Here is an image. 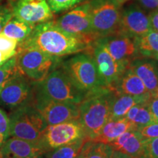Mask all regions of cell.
Returning a JSON list of instances; mask_svg holds the SVG:
<instances>
[{"mask_svg": "<svg viewBox=\"0 0 158 158\" xmlns=\"http://www.w3.org/2000/svg\"><path fill=\"white\" fill-rule=\"evenodd\" d=\"M94 42L89 38L64 32L51 20L35 26L27 39L18 45L17 49L32 48L60 58L90 51Z\"/></svg>", "mask_w": 158, "mask_h": 158, "instance_id": "obj_1", "label": "cell"}, {"mask_svg": "<svg viewBox=\"0 0 158 158\" xmlns=\"http://www.w3.org/2000/svg\"><path fill=\"white\" fill-rule=\"evenodd\" d=\"M116 94L106 89L86 96L78 104V121L84 129L85 136L94 141L110 117V110Z\"/></svg>", "mask_w": 158, "mask_h": 158, "instance_id": "obj_2", "label": "cell"}, {"mask_svg": "<svg viewBox=\"0 0 158 158\" xmlns=\"http://www.w3.org/2000/svg\"><path fill=\"white\" fill-rule=\"evenodd\" d=\"M32 84V100H49L78 105L86 98V94L76 88L62 67L56 68L43 81Z\"/></svg>", "mask_w": 158, "mask_h": 158, "instance_id": "obj_3", "label": "cell"}, {"mask_svg": "<svg viewBox=\"0 0 158 158\" xmlns=\"http://www.w3.org/2000/svg\"><path fill=\"white\" fill-rule=\"evenodd\" d=\"M91 50L78 53L62 64L76 88L86 96L108 89L99 75Z\"/></svg>", "mask_w": 158, "mask_h": 158, "instance_id": "obj_4", "label": "cell"}, {"mask_svg": "<svg viewBox=\"0 0 158 158\" xmlns=\"http://www.w3.org/2000/svg\"><path fill=\"white\" fill-rule=\"evenodd\" d=\"M9 118L10 135L41 145L47 124L32 104H26L13 109Z\"/></svg>", "mask_w": 158, "mask_h": 158, "instance_id": "obj_5", "label": "cell"}, {"mask_svg": "<svg viewBox=\"0 0 158 158\" xmlns=\"http://www.w3.org/2000/svg\"><path fill=\"white\" fill-rule=\"evenodd\" d=\"M15 56L19 70L32 83L45 79L59 62V57L32 48H18Z\"/></svg>", "mask_w": 158, "mask_h": 158, "instance_id": "obj_6", "label": "cell"}, {"mask_svg": "<svg viewBox=\"0 0 158 158\" xmlns=\"http://www.w3.org/2000/svg\"><path fill=\"white\" fill-rule=\"evenodd\" d=\"M91 23L97 38L117 34L121 19L120 7L113 0H92Z\"/></svg>", "mask_w": 158, "mask_h": 158, "instance_id": "obj_7", "label": "cell"}, {"mask_svg": "<svg viewBox=\"0 0 158 158\" xmlns=\"http://www.w3.org/2000/svg\"><path fill=\"white\" fill-rule=\"evenodd\" d=\"M90 10V2L81 3L54 20V23L61 30L68 34L95 41L98 38L92 30Z\"/></svg>", "mask_w": 158, "mask_h": 158, "instance_id": "obj_8", "label": "cell"}, {"mask_svg": "<svg viewBox=\"0 0 158 158\" xmlns=\"http://www.w3.org/2000/svg\"><path fill=\"white\" fill-rule=\"evenodd\" d=\"M92 56L94 57L99 75L103 81L105 85L113 91L114 86L129 64L118 62L112 57L105 45L97 39L92 47Z\"/></svg>", "mask_w": 158, "mask_h": 158, "instance_id": "obj_9", "label": "cell"}, {"mask_svg": "<svg viewBox=\"0 0 158 158\" xmlns=\"http://www.w3.org/2000/svg\"><path fill=\"white\" fill-rule=\"evenodd\" d=\"M33 84L18 69L0 92V103L10 109L31 103Z\"/></svg>", "mask_w": 158, "mask_h": 158, "instance_id": "obj_10", "label": "cell"}, {"mask_svg": "<svg viewBox=\"0 0 158 158\" xmlns=\"http://www.w3.org/2000/svg\"><path fill=\"white\" fill-rule=\"evenodd\" d=\"M86 138L78 120L47 125L43 133L41 145L47 152L70 143L81 138Z\"/></svg>", "mask_w": 158, "mask_h": 158, "instance_id": "obj_11", "label": "cell"}, {"mask_svg": "<svg viewBox=\"0 0 158 158\" xmlns=\"http://www.w3.org/2000/svg\"><path fill=\"white\" fill-rule=\"evenodd\" d=\"M13 17L36 26L54 19L47 0H7Z\"/></svg>", "mask_w": 158, "mask_h": 158, "instance_id": "obj_12", "label": "cell"}, {"mask_svg": "<svg viewBox=\"0 0 158 158\" xmlns=\"http://www.w3.org/2000/svg\"><path fill=\"white\" fill-rule=\"evenodd\" d=\"M31 103L40 112L47 125L78 120V105L49 100H32Z\"/></svg>", "mask_w": 158, "mask_h": 158, "instance_id": "obj_13", "label": "cell"}, {"mask_svg": "<svg viewBox=\"0 0 158 158\" xmlns=\"http://www.w3.org/2000/svg\"><path fill=\"white\" fill-rule=\"evenodd\" d=\"M152 29L149 17L141 7L128 5L121 12L119 29L117 34H122L132 38L141 37Z\"/></svg>", "mask_w": 158, "mask_h": 158, "instance_id": "obj_14", "label": "cell"}, {"mask_svg": "<svg viewBox=\"0 0 158 158\" xmlns=\"http://www.w3.org/2000/svg\"><path fill=\"white\" fill-rule=\"evenodd\" d=\"M98 40L118 62L130 64L133 59L139 57L134 38L122 34H114Z\"/></svg>", "mask_w": 158, "mask_h": 158, "instance_id": "obj_15", "label": "cell"}, {"mask_svg": "<svg viewBox=\"0 0 158 158\" xmlns=\"http://www.w3.org/2000/svg\"><path fill=\"white\" fill-rule=\"evenodd\" d=\"M46 152L40 144L15 137L6 140L0 148L2 158H37Z\"/></svg>", "mask_w": 158, "mask_h": 158, "instance_id": "obj_16", "label": "cell"}, {"mask_svg": "<svg viewBox=\"0 0 158 158\" xmlns=\"http://www.w3.org/2000/svg\"><path fill=\"white\" fill-rule=\"evenodd\" d=\"M128 68L141 78L152 98L158 96V62L155 59L138 57Z\"/></svg>", "mask_w": 158, "mask_h": 158, "instance_id": "obj_17", "label": "cell"}, {"mask_svg": "<svg viewBox=\"0 0 158 158\" xmlns=\"http://www.w3.org/2000/svg\"><path fill=\"white\" fill-rule=\"evenodd\" d=\"M145 139L138 130H129L109 144L116 151L121 152L132 158H141Z\"/></svg>", "mask_w": 158, "mask_h": 158, "instance_id": "obj_18", "label": "cell"}, {"mask_svg": "<svg viewBox=\"0 0 158 158\" xmlns=\"http://www.w3.org/2000/svg\"><path fill=\"white\" fill-rule=\"evenodd\" d=\"M116 95L133 96H151L149 91L141 78L128 68L123 75L120 77L114 87Z\"/></svg>", "mask_w": 158, "mask_h": 158, "instance_id": "obj_19", "label": "cell"}, {"mask_svg": "<svg viewBox=\"0 0 158 158\" xmlns=\"http://www.w3.org/2000/svg\"><path fill=\"white\" fill-rule=\"evenodd\" d=\"M129 130H138V129L135 124L125 117L116 120L109 119L93 141L109 144L122 134Z\"/></svg>", "mask_w": 158, "mask_h": 158, "instance_id": "obj_20", "label": "cell"}, {"mask_svg": "<svg viewBox=\"0 0 158 158\" xmlns=\"http://www.w3.org/2000/svg\"><path fill=\"white\" fill-rule=\"evenodd\" d=\"M151 96H133L121 94L116 95L110 110V119H120L125 117L127 111L138 104L149 102Z\"/></svg>", "mask_w": 158, "mask_h": 158, "instance_id": "obj_21", "label": "cell"}, {"mask_svg": "<svg viewBox=\"0 0 158 158\" xmlns=\"http://www.w3.org/2000/svg\"><path fill=\"white\" fill-rule=\"evenodd\" d=\"M35 27L34 25L13 17L5 26L0 34L15 40L19 44L27 39Z\"/></svg>", "mask_w": 158, "mask_h": 158, "instance_id": "obj_22", "label": "cell"}, {"mask_svg": "<svg viewBox=\"0 0 158 158\" xmlns=\"http://www.w3.org/2000/svg\"><path fill=\"white\" fill-rule=\"evenodd\" d=\"M139 57L155 59L158 55V32L154 30L134 38Z\"/></svg>", "mask_w": 158, "mask_h": 158, "instance_id": "obj_23", "label": "cell"}, {"mask_svg": "<svg viewBox=\"0 0 158 158\" xmlns=\"http://www.w3.org/2000/svg\"><path fill=\"white\" fill-rule=\"evenodd\" d=\"M87 141H89L87 138H81L70 143L50 150L45 153L43 157L45 158H76Z\"/></svg>", "mask_w": 158, "mask_h": 158, "instance_id": "obj_24", "label": "cell"}, {"mask_svg": "<svg viewBox=\"0 0 158 158\" xmlns=\"http://www.w3.org/2000/svg\"><path fill=\"white\" fill-rule=\"evenodd\" d=\"M114 152V148L110 144L92 141L87 158H112Z\"/></svg>", "mask_w": 158, "mask_h": 158, "instance_id": "obj_25", "label": "cell"}, {"mask_svg": "<svg viewBox=\"0 0 158 158\" xmlns=\"http://www.w3.org/2000/svg\"><path fill=\"white\" fill-rule=\"evenodd\" d=\"M18 70L16 56H14L0 66V92Z\"/></svg>", "mask_w": 158, "mask_h": 158, "instance_id": "obj_26", "label": "cell"}, {"mask_svg": "<svg viewBox=\"0 0 158 158\" xmlns=\"http://www.w3.org/2000/svg\"><path fill=\"white\" fill-rule=\"evenodd\" d=\"M149 102L142 103L140 105L139 109L138 110V113L132 122V123L135 124V126L138 130L140 127L147 125L150 123L155 122L154 119L152 115L148 106Z\"/></svg>", "mask_w": 158, "mask_h": 158, "instance_id": "obj_27", "label": "cell"}, {"mask_svg": "<svg viewBox=\"0 0 158 158\" xmlns=\"http://www.w3.org/2000/svg\"><path fill=\"white\" fill-rule=\"evenodd\" d=\"M86 0H47L54 13L66 11L80 5Z\"/></svg>", "mask_w": 158, "mask_h": 158, "instance_id": "obj_28", "label": "cell"}, {"mask_svg": "<svg viewBox=\"0 0 158 158\" xmlns=\"http://www.w3.org/2000/svg\"><path fill=\"white\" fill-rule=\"evenodd\" d=\"M18 45L15 40L0 34V51L13 57L17 54Z\"/></svg>", "mask_w": 158, "mask_h": 158, "instance_id": "obj_29", "label": "cell"}, {"mask_svg": "<svg viewBox=\"0 0 158 158\" xmlns=\"http://www.w3.org/2000/svg\"><path fill=\"white\" fill-rule=\"evenodd\" d=\"M141 158H158V138L146 140Z\"/></svg>", "mask_w": 158, "mask_h": 158, "instance_id": "obj_30", "label": "cell"}, {"mask_svg": "<svg viewBox=\"0 0 158 158\" xmlns=\"http://www.w3.org/2000/svg\"><path fill=\"white\" fill-rule=\"evenodd\" d=\"M138 131L145 139L158 138V122H154L152 123L140 127Z\"/></svg>", "mask_w": 158, "mask_h": 158, "instance_id": "obj_31", "label": "cell"}, {"mask_svg": "<svg viewBox=\"0 0 158 158\" xmlns=\"http://www.w3.org/2000/svg\"><path fill=\"white\" fill-rule=\"evenodd\" d=\"M0 135L2 136L4 141L10 136L9 116L2 108H0Z\"/></svg>", "mask_w": 158, "mask_h": 158, "instance_id": "obj_32", "label": "cell"}, {"mask_svg": "<svg viewBox=\"0 0 158 158\" xmlns=\"http://www.w3.org/2000/svg\"><path fill=\"white\" fill-rule=\"evenodd\" d=\"M13 17V12L9 6L0 5V33L7 23Z\"/></svg>", "mask_w": 158, "mask_h": 158, "instance_id": "obj_33", "label": "cell"}, {"mask_svg": "<svg viewBox=\"0 0 158 158\" xmlns=\"http://www.w3.org/2000/svg\"><path fill=\"white\" fill-rule=\"evenodd\" d=\"M143 9L149 12L158 10V0H138Z\"/></svg>", "mask_w": 158, "mask_h": 158, "instance_id": "obj_34", "label": "cell"}, {"mask_svg": "<svg viewBox=\"0 0 158 158\" xmlns=\"http://www.w3.org/2000/svg\"><path fill=\"white\" fill-rule=\"evenodd\" d=\"M148 106L155 121L158 122V96L152 98L148 103Z\"/></svg>", "mask_w": 158, "mask_h": 158, "instance_id": "obj_35", "label": "cell"}, {"mask_svg": "<svg viewBox=\"0 0 158 158\" xmlns=\"http://www.w3.org/2000/svg\"><path fill=\"white\" fill-rule=\"evenodd\" d=\"M149 17L152 29L158 32V10L150 13Z\"/></svg>", "mask_w": 158, "mask_h": 158, "instance_id": "obj_36", "label": "cell"}, {"mask_svg": "<svg viewBox=\"0 0 158 158\" xmlns=\"http://www.w3.org/2000/svg\"><path fill=\"white\" fill-rule=\"evenodd\" d=\"M140 105L141 104H138V105H135V106H134L132 107L130 109L128 110L127 114H126L125 116V118H127V120H129L130 122H133V120L134 119V118H135V116H136V114L138 113V110L139 109V107H140Z\"/></svg>", "mask_w": 158, "mask_h": 158, "instance_id": "obj_37", "label": "cell"}, {"mask_svg": "<svg viewBox=\"0 0 158 158\" xmlns=\"http://www.w3.org/2000/svg\"><path fill=\"white\" fill-rule=\"evenodd\" d=\"M92 143V141H87L84 143V147H83L81 152L78 154L76 158H87L90 146Z\"/></svg>", "mask_w": 158, "mask_h": 158, "instance_id": "obj_38", "label": "cell"}, {"mask_svg": "<svg viewBox=\"0 0 158 158\" xmlns=\"http://www.w3.org/2000/svg\"><path fill=\"white\" fill-rule=\"evenodd\" d=\"M12 58V56H9V55L5 54V53L0 51V66L3 64L5 62H7L8 59Z\"/></svg>", "mask_w": 158, "mask_h": 158, "instance_id": "obj_39", "label": "cell"}, {"mask_svg": "<svg viewBox=\"0 0 158 158\" xmlns=\"http://www.w3.org/2000/svg\"><path fill=\"white\" fill-rule=\"evenodd\" d=\"M112 158H132V157H130V156L125 155V154L121 152L114 150Z\"/></svg>", "mask_w": 158, "mask_h": 158, "instance_id": "obj_40", "label": "cell"}, {"mask_svg": "<svg viewBox=\"0 0 158 158\" xmlns=\"http://www.w3.org/2000/svg\"><path fill=\"white\" fill-rule=\"evenodd\" d=\"M113 1L118 6V7H121L122 5H124V4L127 3V2L130 1V0H113Z\"/></svg>", "mask_w": 158, "mask_h": 158, "instance_id": "obj_41", "label": "cell"}, {"mask_svg": "<svg viewBox=\"0 0 158 158\" xmlns=\"http://www.w3.org/2000/svg\"><path fill=\"white\" fill-rule=\"evenodd\" d=\"M4 142H5V141H4V139H3L2 136L0 135V148H1L2 146V144H3Z\"/></svg>", "mask_w": 158, "mask_h": 158, "instance_id": "obj_42", "label": "cell"}, {"mask_svg": "<svg viewBox=\"0 0 158 158\" xmlns=\"http://www.w3.org/2000/svg\"><path fill=\"white\" fill-rule=\"evenodd\" d=\"M155 60H156V61H157V62H158V55H157V56H156V57H155Z\"/></svg>", "mask_w": 158, "mask_h": 158, "instance_id": "obj_43", "label": "cell"}, {"mask_svg": "<svg viewBox=\"0 0 158 158\" xmlns=\"http://www.w3.org/2000/svg\"><path fill=\"white\" fill-rule=\"evenodd\" d=\"M0 158H2V156H1V154H0Z\"/></svg>", "mask_w": 158, "mask_h": 158, "instance_id": "obj_44", "label": "cell"}, {"mask_svg": "<svg viewBox=\"0 0 158 158\" xmlns=\"http://www.w3.org/2000/svg\"><path fill=\"white\" fill-rule=\"evenodd\" d=\"M37 158H42V157H37Z\"/></svg>", "mask_w": 158, "mask_h": 158, "instance_id": "obj_45", "label": "cell"}, {"mask_svg": "<svg viewBox=\"0 0 158 158\" xmlns=\"http://www.w3.org/2000/svg\"><path fill=\"white\" fill-rule=\"evenodd\" d=\"M2 0H0V2H2Z\"/></svg>", "mask_w": 158, "mask_h": 158, "instance_id": "obj_46", "label": "cell"}, {"mask_svg": "<svg viewBox=\"0 0 158 158\" xmlns=\"http://www.w3.org/2000/svg\"><path fill=\"white\" fill-rule=\"evenodd\" d=\"M42 158H45V157H43V156H42Z\"/></svg>", "mask_w": 158, "mask_h": 158, "instance_id": "obj_47", "label": "cell"}]
</instances>
